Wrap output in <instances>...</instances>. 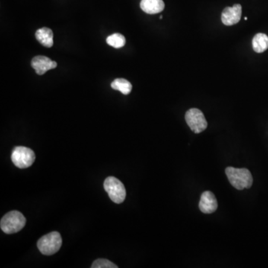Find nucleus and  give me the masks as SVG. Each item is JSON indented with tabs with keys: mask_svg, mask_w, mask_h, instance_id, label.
I'll return each mask as SVG.
<instances>
[{
	"mask_svg": "<svg viewBox=\"0 0 268 268\" xmlns=\"http://www.w3.org/2000/svg\"><path fill=\"white\" fill-rule=\"evenodd\" d=\"M225 172L232 186L238 190L250 189L253 185V176L247 168L227 167Z\"/></svg>",
	"mask_w": 268,
	"mask_h": 268,
	"instance_id": "f257e3e1",
	"label": "nucleus"
},
{
	"mask_svg": "<svg viewBox=\"0 0 268 268\" xmlns=\"http://www.w3.org/2000/svg\"><path fill=\"white\" fill-rule=\"evenodd\" d=\"M26 220L24 215L18 211H11L4 215L1 219V229L6 234L18 233L26 225Z\"/></svg>",
	"mask_w": 268,
	"mask_h": 268,
	"instance_id": "f03ea898",
	"label": "nucleus"
},
{
	"mask_svg": "<svg viewBox=\"0 0 268 268\" xmlns=\"http://www.w3.org/2000/svg\"><path fill=\"white\" fill-rule=\"evenodd\" d=\"M62 245V238L58 232H52L45 234L37 241V247L42 254L46 256L56 253Z\"/></svg>",
	"mask_w": 268,
	"mask_h": 268,
	"instance_id": "7ed1b4c3",
	"label": "nucleus"
},
{
	"mask_svg": "<svg viewBox=\"0 0 268 268\" xmlns=\"http://www.w3.org/2000/svg\"><path fill=\"white\" fill-rule=\"evenodd\" d=\"M104 187L110 200L114 203H122L126 198V190L123 183L114 177H109L104 180Z\"/></svg>",
	"mask_w": 268,
	"mask_h": 268,
	"instance_id": "20e7f679",
	"label": "nucleus"
},
{
	"mask_svg": "<svg viewBox=\"0 0 268 268\" xmlns=\"http://www.w3.org/2000/svg\"><path fill=\"white\" fill-rule=\"evenodd\" d=\"M13 163L19 168H27L30 167L35 160V154L30 148L18 146L14 148L11 154Z\"/></svg>",
	"mask_w": 268,
	"mask_h": 268,
	"instance_id": "39448f33",
	"label": "nucleus"
},
{
	"mask_svg": "<svg viewBox=\"0 0 268 268\" xmlns=\"http://www.w3.org/2000/svg\"><path fill=\"white\" fill-rule=\"evenodd\" d=\"M186 122L195 134H200L207 128V122L203 112L197 108L188 110L186 113Z\"/></svg>",
	"mask_w": 268,
	"mask_h": 268,
	"instance_id": "423d86ee",
	"label": "nucleus"
},
{
	"mask_svg": "<svg viewBox=\"0 0 268 268\" xmlns=\"http://www.w3.org/2000/svg\"><path fill=\"white\" fill-rule=\"evenodd\" d=\"M242 14V8L240 4L233 7H227L221 14V20L225 26H233L240 21Z\"/></svg>",
	"mask_w": 268,
	"mask_h": 268,
	"instance_id": "0eeeda50",
	"label": "nucleus"
},
{
	"mask_svg": "<svg viewBox=\"0 0 268 268\" xmlns=\"http://www.w3.org/2000/svg\"><path fill=\"white\" fill-rule=\"evenodd\" d=\"M57 66L58 64L55 61H52L50 58L42 56V55L34 57L32 61V68L39 75H44L47 71L55 69Z\"/></svg>",
	"mask_w": 268,
	"mask_h": 268,
	"instance_id": "6e6552de",
	"label": "nucleus"
},
{
	"mask_svg": "<svg viewBox=\"0 0 268 268\" xmlns=\"http://www.w3.org/2000/svg\"><path fill=\"white\" fill-rule=\"evenodd\" d=\"M199 209L204 214H211L218 209V201L212 192L206 191L201 195L199 202Z\"/></svg>",
	"mask_w": 268,
	"mask_h": 268,
	"instance_id": "1a4fd4ad",
	"label": "nucleus"
},
{
	"mask_svg": "<svg viewBox=\"0 0 268 268\" xmlns=\"http://www.w3.org/2000/svg\"><path fill=\"white\" fill-rule=\"evenodd\" d=\"M140 8L148 14H156L162 12L165 8L163 0H142Z\"/></svg>",
	"mask_w": 268,
	"mask_h": 268,
	"instance_id": "9d476101",
	"label": "nucleus"
},
{
	"mask_svg": "<svg viewBox=\"0 0 268 268\" xmlns=\"http://www.w3.org/2000/svg\"><path fill=\"white\" fill-rule=\"evenodd\" d=\"M37 41L46 48L53 46V32L49 28L43 27L38 29L35 33Z\"/></svg>",
	"mask_w": 268,
	"mask_h": 268,
	"instance_id": "9b49d317",
	"label": "nucleus"
},
{
	"mask_svg": "<svg viewBox=\"0 0 268 268\" xmlns=\"http://www.w3.org/2000/svg\"><path fill=\"white\" fill-rule=\"evenodd\" d=\"M253 50L262 53L268 49V37L265 34L259 33L253 39Z\"/></svg>",
	"mask_w": 268,
	"mask_h": 268,
	"instance_id": "f8f14e48",
	"label": "nucleus"
},
{
	"mask_svg": "<svg viewBox=\"0 0 268 268\" xmlns=\"http://www.w3.org/2000/svg\"><path fill=\"white\" fill-rule=\"evenodd\" d=\"M111 87L124 95L130 94L132 90V84L125 78H116L112 82Z\"/></svg>",
	"mask_w": 268,
	"mask_h": 268,
	"instance_id": "ddd939ff",
	"label": "nucleus"
},
{
	"mask_svg": "<svg viewBox=\"0 0 268 268\" xmlns=\"http://www.w3.org/2000/svg\"><path fill=\"white\" fill-rule=\"evenodd\" d=\"M126 43L125 37L119 33L113 34L112 35L109 36L107 38V43L109 46L116 49H120L123 47Z\"/></svg>",
	"mask_w": 268,
	"mask_h": 268,
	"instance_id": "4468645a",
	"label": "nucleus"
},
{
	"mask_svg": "<svg viewBox=\"0 0 268 268\" xmlns=\"http://www.w3.org/2000/svg\"><path fill=\"white\" fill-rule=\"evenodd\" d=\"M92 268H117L118 266L107 259H99L95 261L91 266Z\"/></svg>",
	"mask_w": 268,
	"mask_h": 268,
	"instance_id": "2eb2a0df",
	"label": "nucleus"
}]
</instances>
